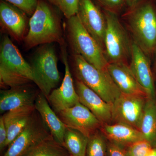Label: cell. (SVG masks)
Returning <instances> with one entry per match:
<instances>
[{"instance_id":"6da1fadb","label":"cell","mask_w":156,"mask_h":156,"mask_svg":"<svg viewBox=\"0 0 156 156\" xmlns=\"http://www.w3.org/2000/svg\"><path fill=\"white\" fill-rule=\"evenodd\" d=\"M29 24V30L23 40L26 49L53 43L64 44L61 21L53 9L44 1L39 0Z\"/></svg>"},{"instance_id":"7a4b0ae2","label":"cell","mask_w":156,"mask_h":156,"mask_svg":"<svg viewBox=\"0 0 156 156\" xmlns=\"http://www.w3.org/2000/svg\"><path fill=\"white\" fill-rule=\"evenodd\" d=\"M67 30L74 54L80 55L98 69L107 68L108 62L103 49L84 27L77 14L67 19Z\"/></svg>"},{"instance_id":"3957f363","label":"cell","mask_w":156,"mask_h":156,"mask_svg":"<svg viewBox=\"0 0 156 156\" xmlns=\"http://www.w3.org/2000/svg\"><path fill=\"white\" fill-rule=\"evenodd\" d=\"M73 58L78 80L83 82L108 103H113L122 92L107 68L98 69L78 54H74Z\"/></svg>"},{"instance_id":"277c9868","label":"cell","mask_w":156,"mask_h":156,"mask_svg":"<svg viewBox=\"0 0 156 156\" xmlns=\"http://www.w3.org/2000/svg\"><path fill=\"white\" fill-rule=\"evenodd\" d=\"M31 66L34 76V83L40 92L47 98L60 81L57 58L53 46L48 44L39 49Z\"/></svg>"},{"instance_id":"5b68a950","label":"cell","mask_w":156,"mask_h":156,"mask_svg":"<svg viewBox=\"0 0 156 156\" xmlns=\"http://www.w3.org/2000/svg\"><path fill=\"white\" fill-rule=\"evenodd\" d=\"M129 22L135 43L144 53L152 52L156 48V12L153 6L149 4L139 6Z\"/></svg>"},{"instance_id":"8992f818","label":"cell","mask_w":156,"mask_h":156,"mask_svg":"<svg viewBox=\"0 0 156 156\" xmlns=\"http://www.w3.org/2000/svg\"><path fill=\"white\" fill-rule=\"evenodd\" d=\"M105 17L106 23L105 48L108 61H110L109 63L124 62L129 55H131L132 44L114 13L106 11Z\"/></svg>"},{"instance_id":"52a82bcc","label":"cell","mask_w":156,"mask_h":156,"mask_svg":"<svg viewBox=\"0 0 156 156\" xmlns=\"http://www.w3.org/2000/svg\"><path fill=\"white\" fill-rule=\"evenodd\" d=\"M51 135L50 130L35 110L27 126L8 147L3 156L24 155L39 143Z\"/></svg>"},{"instance_id":"ba28073f","label":"cell","mask_w":156,"mask_h":156,"mask_svg":"<svg viewBox=\"0 0 156 156\" xmlns=\"http://www.w3.org/2000/svg\"><path fill=\"white\" fill-rule=\"evenodd\" d=\"M147 98L122 93L112 104V123L127 124L140 130Z\"/></svg>"},{"instance_id":"9c48e42d","label":"cell","mask_w":156,"mask_h":156,"mask_svg":"<svg viewBox=\"0 0 156 156\" xmlns=\"http://www.w3.org/2000/svg\"><path fill=\"white\" fill-rule=\"evenodd\" d=\"M0 70L11 73L34 83L31 66L23 57L17 47L7 35L4 36L1 43Z\"/></svg>"},{"instance_id":"30bf717a","label":"cell","mask_w":156,"mask_h":156,"mask_svg":"<svg viewBox=\"0 0 156 156\" xmlns=\"http://www.w3.org/2000/svg\"><path fill=\"white\" fill-rule=\"evenodd\" d=\"M68 128L80 131L89 137L100 130L102 123L80 102L56 114Z\"/></svg>"},{"instance_id":"8fae6325","label":"cell","mask_w":156,"mask_h":156,"mask_svg":"<svg viewBox=\"0 0 156 156\" xmlns=\"http://www.w3.org/2000/svg\"><path fill=\"white\" fill-rule=\"evenodd\" d=\"M77 14L84 27L103 49L106 29L105 17L92 0H80Z\"/></svg>"},{"instance_id":"7c38bea8","label":"cell","mask_w":156,"mask_h":156,"mask_svg":"<svg viewBox=\"0 0 156 156\" xmlns=\"http://www.w3.org/2000/svg\"><path fill=\"white\" fill-rule=\"evenodd\" d=\"M64 50L63 52L65 65V76L61 86L54 89L47 98L54 111L56 114L74 106L80 102L79 95L75 89L69 66Z\"/></svg>"},{"instance_id":"4fadbf2b","label":"cell","mask_w":156,"mask_h":156,"mask_svg":"<svg viewBox=\"0 0 156 156\" xmlns=\"http://www.w3.org/2000/svg\"><path fill=\"white\" fill-rule=\"evenodd\" d=\"M144 53L135 42L132 43L129 67L138 83L145 90L148 98L156 100V92L150 64Z\"/></svg>"},{"instance_id":"5bb4252c","label":"cell","mask_w":156,"mask_h":156,"mask_svg":"<svg viewBox=\"0 0 156 156\" xmlns=\"http://www.w3.org/2000/svg\"><path fill=\"white\" fill-rule=\"evenodd\" d=\"M76 90L80 102L87 108L102 124L112 123V104L108 103L99 95L79 80L76 82Z\"/></svg>"},{"instance_id":"9a60e30c","label":"cell","mask_w":156,"mask_h":156,"mask_svg":"<svg viewBox=\"0 0 156 156\" xmlns=\"http://www.w3.org/2000/svg\"><path fill=\"white\" fill-rule=\"evenodd\" d=\"M25 14L24 12L11 4L5 1H1V27L17 41L24 40L26 36L27 19Z\"/></svg>"},{"instance_id":"2e32d148","label":"cell","mask_w":156,"mask_h":156,"mask_svg":"<svg viewBox=\"0 0 156 156\" xmlns=\"http://www.w3.org/2000/svg\"><path fill=\"white\" fill-rule=\"evenodd\" d=\"M39 92L29 84L21 87L1 90L0 92V113L24 107L34 106Z\"/></svg>"},{"instance_id":"e0dca14e","label":"cell","mask_w":156,"mask_h":156,"mask_svg":"<svg viewBox=\"0 0 156 156\" xmlns=\"http://www.w3.org/2000/svg\"><path fill=\"white\" fill-rule=\"evenodd\" d=\"M107 69L122 93L148 98L145 90L138 83L129 66L124 62L108 63Z\"/></svg>"},{"instance_id":"ac0fdd59","label":"cell","mask_w":156,"mask_h":156,"mask_svg":"<svg viewBox=\"0 0 156 156\" xmlns=\"http://www.w3.org/2000/svg\"><path fill=\"white\" fill-rule=\"evenodd\" d=\"M34 106L53 138L64 146V136L66 126L50 106L47 98L41 92H39L38 94Z\"/></svg>"},{"instance_id":"d6986e66","label":"cell","mask_w":156,"mask_h":156,"mask_svg":"<svg viewBox=\"0 0 156 156\" xmlns=\"http://www.w3.org/2000/svg\"><path fill=\"white\" fill-rule=\"evenodd\" d=\"M35 110L34 105L24 107L10 111L2 115L8 133L5 147H9L24 130Z\"/></svg>"},{"instance_id":"ffe728a7","label":"cell","mask_w":156,"mask_h":156,"mask_svg":"<svg viewBox=\"0 0 156 156\" xmlns=\"http://www.w3.org/2000/svg\"><path fill=\"white\" fill-rule=\"evenodd\" d=\"M100 130L109 141L124 147L144 139L140 130L124 123L102 124Z\"/></svg>"},{"instance_id":"44dd1931","label":"cell","mask_w":156,"mask_h":156,"mask_svg":"<svg viewBox=\"0 0 156 156\" xmlns=\"http://www.w3.org/2000/svg\"><path fill=\"white\" fill-rule=\"evenodd\" d=\"M140 131L144 139L156 147V100L147 99Z\"/></svg>"},{"instance_id":"7402d4cb","label":"cell","mask_w":156,"mask_h":156,"mask_svg":"<svg viewBox=\"0 0 156 156\" xmlns=\"http://www.w3.org/2000/svg\"><path fill=\"white\" fill-rule=\"evenodd\" d=\"M89 137L80 131L66 127L64 146L70 156H86Z\"/></svg>"},{"instance_id":"603a6c76","label":"cell","mask_w":156,"mask_h":156,"mask_svg":"<svg viewBox=\"0 0 156 156\" xmlns=\"http://www.w3.org/2000/svg\"><path fill=\"white\" fill-rule=\"evenodd\" d=\"M23 156H70L65 147L52 135L39 143Z\"/></svg>"},{"instance_id":"cb8c5ba5","label":"cell","mask_w":156,"mask_h":156,"mask_svg":"<svg viewBox=\"0 0 156 156\" xmlns=\"http://www.w3.org/2000/svg\"><path fill=\"white\" fill-rule=\"evenodd\" d=\"M100 130L89 137L86 156H106L108 142Z\"/></svg>"},{"instance_id":"d4e9b609","label":"cell","mask_w":156,"mask_h":156,"mask_svg":"<svg viewBox=\"0 0 156 156\" xmlns=\"http://www.w3.org/2000/svg\"><path fill=\"white\" fill-rule=\"evenodd\" d=\"M62 12L65 17L69 19L77 14L80 0H46Z\"/></svg>"},{"instance_id":"484cf974","label":"cell","mask_w":156,"mask_h":156,"mask_svg":"<svg viewBox=\"0 0 156 156\" xmlns=\"http://www.w3.org/2000/svg\"><path fill=\"white\" fill-rule=\"evenodd\" d=\"M153 147L145 140H142L126 147V154L127 156H146Z\"/></svg>"},{"instance_id":"4316f807","label":"cell","mask_w":156,"mask_h":156,"mask_svg":"<svg viewBox=\"0 0 156 156\" xmlns=\"http://www.w3.org/2000/svg\"><path fill=\"white\" fill-rule=\"evenodd\" d=\"M24 12L32 15L34 14L37 6L39 0H4Z\"/></svg>"},{"instance_id":"83f0119b","label":"cell","mask_w":156,"mask_h":156,"mask_svg":"<svg viewBox=\"0 0 156 156\" xmlns=\"http://www.w3.org/2000/svg\"><path fill=\"white\" fill-rule=\"evenodd\" d=\"M107 156H127L126 147L115 143L108 142Z\"/></svg>"},{"instance_id":"f1b7e54d","label":"cell","mask_w":156,"mask_h":156,"mask_svg":"<svg viewBox=\"0 0 156 156\" xmlns=\"http://www.w3.org/2000/svg\"><path fill=\"white\" fill-rule=\"evenodd\" d=\"M8 133L2 116L0 118V150L2 151L5 147Z\"/></svg>"},{"instance_id":"f546056e","label":"cell","mask_w":156,"mask_h":156,"mask_svg":"<svg viewBox=\"0 0 156 156\" xmlns=\"http://www.w3.org/2000/svg\"><path fill=\"white\" fill-rule=\"evenodd\" d=\"M102 3L110 8H117L122 5L125 0H100Z\"/></svg>"},{"instance_id":"4dcf8cb0","label":"cell","mask_w":156,"mask_h":156,"mask_svg":"<svg viewBox=\"0 0 156 156\" xmlns=\"http://www.w3.org/2000/svg\"><path fill=\"white\" fill-rule=\"evenodd\" d=\"M125 1L128 5L130 7H132L136 4L138 0H125Z\"/></svg>"},{"instance_id":"1f68e13d","label":"cell","mask_w":156,"mask_h":156,"mask_svg":"<svg viewBox=\"0 0 156 156\" xmlns=\"http://www.w3.org/2000/svg\"><path fill=\"white\" fill-rule=\"evenodd\" d=\"M146 156H156V147H153Z\"/></svg>"},{"instance_id":"d6a6232c","label":"cell","mask_w":156,"mask_h":156,"mask_svg":"<svg viewBox=\"0 0 156 156\" xmlns=\"http://www.w3.org/2000/svg\"><path fill=\"white\" fill-rule=\"evenodd\" d=\"M155 69L156 70V64H155Z\"/></svg>"}]
</instances>
